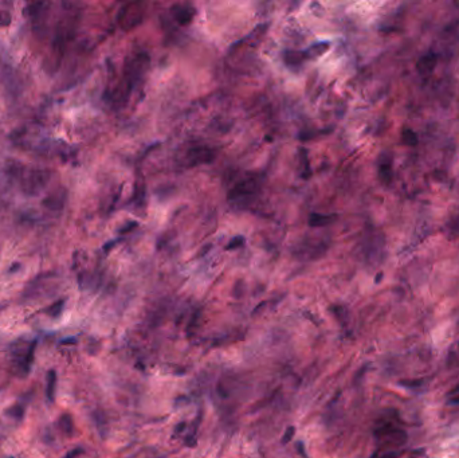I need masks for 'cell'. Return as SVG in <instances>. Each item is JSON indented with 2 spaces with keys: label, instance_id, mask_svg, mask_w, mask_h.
<instances>
[{
  "label": "cell",
  "instance_id": "6da1fadb",
  "mask_svg": "<svg viewBox=\"0 0 459 458\" xmlns=\"http://www.w3.org/2000/svg\"><path fill=\"white\" fill-rule=\"evenodd\" d=\"M11 174L19 179L20 190L31 196L40 194L51 180V171L48 170L24 171L22 167H18L16 171L11 170Z\"/></svg>",
  "mask_w": 459,
  "mask_h": 458
},
{
  "label": "cell",
  "instance_id": "7a4b0ae2",
  "mask_svg": "<svg viewBox=\"0 0 459 458\" xmlns=\"http://www.w3.org/2000/svg\"><path fill=\"white\" fill-rule=\"evenodd\" d=\"M35 348L36 340H32V341L18 340L11 345L10 358H11L12 370L19 376H26L31 370Z\"/></svg>",
  "mask_w": 459,
  "mask_h": 458
},
{
  "label": "cell",
  "instance_id": "3957f363",
  "mask_svg": "<svg viewBox=\"0 0 459 458\" xmlns=\"http://www.w3.org/2000/svg\"><path fill=\"white\" fill-rule=\"evenodd\" d=\"M375 438L380 446L400 447L407 442V433L395 421L388 418L380 419L375 427Z\"/></svg>",
  "mask_w": 459,
  "mask_h": 458
},
{
  "label": "cell",
  "instance_id": "277c9868",
  "mask_svg": "<svg viewBox=\"0 0 459 458\" xmlns=\"http://www.w3.org/2000/svg\"><path fill=\"white\" fill-rule=\"evenodd\" d=\"M148 65H149V58L145 53L136 54L135 57H132V60L127 62L125 69H124V75H125L124 86L127 87L129 93H131L132 87H135L136 83L141 81L143 75L147 71Z\"/></svg>",
  "mask_w": 459,
  "mask_h": 458
},
{
  "label": "cell",
  "instance_id": "5b68a950",
  "mask_svg": "<svg viewBox=\"0 0 459 458\" xmlns=\"http://www.w3.org/2000/svg\"><path fill=\"white\" fill-rule=\"evenodd\" d=\"M259 190H261V179H259V176L251 175V176H247V178H245L239 183H237L228 191V200H243V199H247V197L257 195L259 192Z\"/></svg>",
  "mask_w": 459,
  "mask_h": 458
},
{
  "label": "cell",
  "instance_id": "8992f818",
  "mask_svg": "<svg viewBox=\"0 0 459 458\" xmlns=\"http://www.w3.org/2000/svg\"><path fill=\"white\" fill-rule=\"evenodd\" d=\"M140 3L125 4L119 14V23L123 30L129 31L135 28L143 20V10L140 8Z\"/></svg>",
  "mask_w": 459,
  "mask_h": 458
},
{
  "label": "cell",
  "instance_id": "52a82bcc",
  "mask_svg": "<svg viewBox=\"0 0 459 458\" xmlns=\"http://www.w3.org/2000/svg\"><path fill=\"white\" fill-rule=\"evenodd\" d=\"M215 158H216V152L211 146L198 145L188 149L186 155V164L187 167L203 166V164L212 163Z\"/></svg>",
  "mask_w": 459,
  "mask_h": 458
},
{
  "label": "cell",
  "instance_id": "ba28073f",
  "mask_svg": "<svg viewBox=\"0 0 459 458\" xmlns=\"http://www.w3.org/2000/svg\"><path fill=\"white\" fill-rule=\"evenodd\" d=\"M66 197H68L66 191L60 188V190H55L54 192H51V194L44 197L43 200H42V206H43L44 209H47L48 211L60 213V211L64 210L65 203H66Z\"/></svg>",
  "mask_w": 459,
  "mask_h": 458
},
{
  "label": "cell",
  "instance_id": "9c48e42d",
  "mask_svg": "<svg viewBox=\"0 0 459 458\" xmlns=\"http://www.w3.org/2000/svg\"><path fill=\"white\" fill-rule=\"evenodd\" d=\"M170 14L180 26H186V24H190L191 20L194 19L195 10L187 4H175L170 8Z\"/></svg>",
  "mask_w": 459,
  "mask_h": 458
},
{
  "label": "cell",
  "instance_id": "30bf717a",
  "mask_svg": "<svg viewBox=\"0 0 459 458\" xmlns=\"http://www.w3.org/2000/svg\"><path fill=\"white\" fill-rule=\"evenodd\" d=\"M436 64H438V56L435 53H427L420 57L419 61L416 62V70L422 75H428L435 69Z\"/></svg>",
  "mask_w": 459,
  "mask_h": 458
},
{
  "label": "cell",
  "instance_id": "8fae6325",
  "mask_svg": "<svg viewBox=\"0 0 459 458\" xmlns=\"http://www.w3.org/2000/svg\"><path fill=\"white\" fill-rule=\"evenodd\" d=\"M329 47H330L329 42H318V43L312 44L310 47H308L305 52H304L305 60H316V58H320L321 56H324L325 53L328 52Z\"/></svg>",
  "mask_w": 459,
  "mask_h": 458
},
{
  "label": "cell",
  "instance_id": "7c38bea8",
  "mask_svg": "<svg viewBox=\"0 0 459 458\" xmlns=\"http://www.w3.org/2000/svg\"><path fill=\"white\" fill-rule=\"evenodd\" d=\"M334 219H336V215H334V214L324 215V214L313 213L310 214V217H309V225L312 226V227H322V226H326L329 225V223H332Z\"/></svg>",
  "mask_w": 459,
  "mask_h": 458
},
{
  "label": "cell",
  "instance_id": "4fadbf2b",
  "mask_svg": "<svg viewBox=\"0 0 459 458\" xmlns=\"http://www.w3.org/2000/svg\"><path fill=\"white\" fill-rule=\"evenodd\" d=\"M55 390L56 372L54 370H50L47 374V379H46V396H47L48 402H54L55 400Z\"/></svg>",
  "mask_w": 459,
  "mask_h": 458
},
{
  "label": "cell",
  "instance_id": "5bb4252c",
  "mask_svg": "<svg viewBox=\"0 0 459 458\" xmlns=\"http://www.w3.org/2000/svg\"><path fill=\"white\" fill-rule=\"evenodd\" d=\"M283 60L288 66H301L305 61L304 52H293V50H288L283 54Z\"/></svg>",
  "mask_w": 459,
  "mask_h": 458
},
{
  "label": "cell",
  "instance_id": "9a60e30c",
  "mask_svg": "<svg viewBox=\"0 0 459 458\" xmlns=\"http://www.w3.org/2000/svg\"><path fill=\"white\" fill-rule=\"evenodd\" d=\"M379 176L384 183H389L392 178L391 159L385 158V155L380 159V163H379Z\"/></svg>",
  "mask_w": 459,
  "mask_h": 458
},
{
  "label": "cell",
  "instance_id": "2e32d148",
  "mask_svg": "<svg viewBox=\"0 0 459 458\" xmlns=\"http://www.w3.org/2000/svg\"><path fill=\"white\" fill-rule=\"evenodd\" d=\"M60 427L64 431V434L68 437H72L73 431H74V425H73V418L70 414H64L60 418Z\"/></svg>",
  "mask_w": 459,
  "mask_h": 458
},
{
  "label": "cell",
  "instance_id": "e0dca14e",
  "mask_svg": "<svg viewBox=\"0 0 459 458\" xmlns=\"http://www.w3.org/2000/svg\"><path fill=\"white\" fill-rule=\"evenodd\" d=\"M46 7V4L44 3H32L30 6L24 8V15L26 16H32V18H35V16H39L43 11V8Z\"/></svg>",
  "mask_w": 459,
  "mask_h": 458
},
{
  "label": "cell",
  "instance_id": "ac0fdd59",
  "mask_svg": "<svg viewBox=\"0 0 459 458\" xmlns=\"http://www.w3.org/2000/svg\"><path fill=\"white\" fill-rule=\"evenodd\" d=\"M64 305H65L64 300L56 301V302H54L51 307H48V308L46 309V313H47L48 316L58 317L61 313H62V311H64Z\"/></svg>",
  "mask_w": 459,
  "mask_h": 458
},
{
  "label": "cell",
  "instance_id": "d6986e66",
  "mask_svg": "<svg viewBox=\"0 0 459 458\" xmlns=\"http://www.w3.org/2000/svg\"><path fill=\"white\" fill-rule=\"evenodd\" d=\"M403 141L410 146H415L418 144V134L411 129H404L403 131Z\"/></svg>",
  "mask_w": 459,
  "mask_h": 458
},
{
  "label": "cell",
  "instance_id": "ffe728a7",
  "mask_svg": "<svg viewBox=\"0 0 459 458\" xmlns=\"http://www.w3.org/2000/svg\"><path fill=\"white\" fill-rule=\"evenodd\" d=\"M24 414V409L23 406H20V404H15V406L10 407L7 410V415H10L11 418H15L16 421H20V419L23 418Z\"/></svg>",
  "mask_w": 459,
  "mask_h": 458
},
{
  "label": "cell",
  "instance_id": "44dd1931",
  "mask_svg": "<svg viewBox=\"0 0 459 458\" xmlns=\"http://www.w3.org/2000/svg\"><path fill=\"white\" fill-rule=\"evenodd\" d=\"M447 403L448 404H452V406H455V404H459V383L456 384L455 387L451 388L447 394Z\"/></svg>",
  "mask_w": 459,
  "mask_h": 458
},
{
  "label": "cell",
  "instance_id": "7402d4cb",
  "mask_svg": "<svg viewBox=\"0 0 459 458\" xmlns=\"http://www.w3.org/2000/svg\"><path fill=\"white\" fill-rule=\"evenodd\" d=\"M300 155H301V163H302V166H304V172H305V174H304V178H309V175H310V167H309V160H308V152H306V149H304V148H301V149H300Z\"/></svg>",
  "mask_w": 459,
  "mask_h": 458
},
{
  "label": "cell",
  "instance_id": "603a6c76",
  "mask_svg": "<svg viewBox=\"0 0 459 458\" xmlns=\"http://www.w3.org/2000/svg\"><path fill=\"white\" fill-rule=\"evenodd\" d=\"M243 243H245V238L242 237V235H238V237L234 238L233 241L228 242V245L226 246V249L227 250L238 249V247H241V246L243 245Z\"/></svg>",
  "mask_w": 459,
  "mask_h": 458
},
{
  "label": "cell",
  "instance_id": "cb8c5ba5",
  "mask_svg": "<svg viewBox=\"0 0 459 458\" xmlns=\"http://www.w3.org/2000/svg\"><path fill=\"white\" fill-rule=\"evenodd\" d=\"M11 23V15L8 11H0V27H6Z\"/></svg>",
  "mask_w": 459,
  "mask_h": 458
},
{
  "label": "cell",
  "instance_id": "d4e9b609",
  "mask_svg": "<svg viewBox=\"0 0 459 458\" xmlns=\"http://www.w3.org/2000/svg\"><path fill=\"white\" fill-rule=\"evenodd\" d=\"M294 431H296V429H294V427H289V429H288V431H286L285 438L282 439V442H283V443L289 442L290 439H292V435L294 434Z\"/></svg>",
  "mask_w": 459,
  "mask_h": 458
},
{
  "label": "cell",
  "instance_id": "484cf974",
  "mask_svg": "<svg viewBox=\"0 0 459 458\" xmlns=\"http://www.w3.org/2000/svg\"><path fill=\"white\" fill-rule=\"evenodd\" d=\"M82 451H83L82 449H79V447H77V449H74V450L69 451V453L66 454V457H65V458H77L79 454H82Z\"/></svg>",
  "mask_w": 459,
  "mask_h": 458
},
{
  "label": "cell",
  "instance_id": "4316f807",
  "mask_svg": "<svg viewBox=\"0 0 459 458\" xmlns=\"http://www.w3.org/2000/svg\"><path fill=\"white\" fill-rule=\"evenodd\" d=\"M68 343H76V339L72 337V340H64V341H62V344H68Z\"/></svg>",
  "mask_w": 459,
  "mask_h": 458
}]
</instances>
